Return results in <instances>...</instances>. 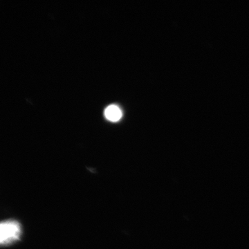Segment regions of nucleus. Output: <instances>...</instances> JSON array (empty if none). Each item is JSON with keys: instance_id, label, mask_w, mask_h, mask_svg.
<instances>
[{"instance_id": "f257e3e1", "label": "nucleus", "mask_w": 249, "mask_h": 249, "mask_svg": "<svg viewBox=\"0 0 249 249\" xmlns=\"http://www.w3.org/2000/svg\"><path fill=\"white\" fill-rule=\"evenodd\" d=\"M21 227L16 221H6L0 225V242L2 245H7L19 239Z\"/></svg>"}, {"instance_id": "f03ea898", "label": "nucleus", "mask_w": 249, "mask_h": 249, "mask_svg": "<svg viewBox=\"0 0 249 249\" xmlns=\"http://www.w3.org/2000/svg\"><path fill=\"white\" fill-rule=\"evenodd\" d=\"M105 116L107 120L116 122L120 120L122 117V111L118 106L111 105L108 106L105 110Z\"/></svg>"}]
</instances>
